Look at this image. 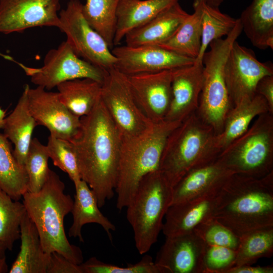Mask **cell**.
Segmentation results:
<instances>
[{
  "label": "cell",
  "mask_w": 273,
  "mask_h": 273,
  "mask_svg": "<svg viewBox=\"0 0 273 273\" xmlns=\"http://www.w3.org/2000/svg\"><path fill=\"white\" fill-rule=\"evenodd\" d=\"M80 121L78 134L70 142L81 179L94 192L101 208L115 195L122 136L101 99Z\"/></svg>",
  "instance_id": "1"
},
{
  "label": "cell",
  "mask_w": 273,
  "mask_h": 273,
  "mask_svg": "<svg viewBox=\"0 0 273 273\" xmlns=\"http://www.w3.org/2000/svg\"><path fill=\"white\" fill-rule=\"evenodd\" d=\"M212 218L239 238L273 226V171L261 178L233 174L219 191Z\"/></svg>",
  "instance_id": "2"
},
{
  "label": "cell",
  "mask_w": 273,
  "mask_h": 273,
  "mask_svg": "<svg viewBox=\"0 0 273 273\" xmlns=\"http://www.w3.org/2000/svg\"><path fill=\"white\" fill-rule=\"evenodd\" d=\"M65 188L59 176L50 169L41 189L24 194L23 203L37 229L43 251L57 252L79 265L83 262L82 252L69 242L64 229L65 217L71 212L73 205L72 197L64 192Z\"/></svg>",
  "instance_id": "3"
},
{
  "label": "cell",
  "mask_w": 273,
  "mask_h": 273,
  "mask_svg": "<svg viewBox=\"0 0 273 273\" xmlns=\"http://www.w3.org/2000/svg\"><path fill=\"white\" fill-rule=\"evenodd\" d=\"M180 123L163 120L138 135L122 138L115 188L118 210L129 204L145 176L159 170L167 137Z\"/></svg>",
  "instance_id": "4"
},
{
  "label": "cell",
  "mask_w": 273,
  "mask_h": 273,
  "mask_svg": "<svg viewBox=\"0 0 273 273\" xmlns=\"http://www.w3.org/2000/svg\"><path fill=\"white\" fill-rule=\"evenodd\" d=\"M216 133L194 112L169 134L159 170L172 188L187 173L217 159Z\"/></svg>",
  "instance_id": "5"
},
{
  "label": "cell",
  "mask_w": 273,
  "mask_h": 273,
  "mask_svg": "<svg viewBox=\"0 0 273 273\" xmlns=\"http://www.w3.org/2000/svg\"><path fill=\"white\" fill-rule=\"evenodd\" d=\"M171 194L172 188L160 171L157 170L142 178L126 207V218L140 254L147 253L157 241L171 204Z\"/></svg>",
  "instance_id": "6"
},
{
  "label": "cell",
  "mask_w": 273,
  "mask_h": 273,
  "mask_svg": "<svg viewBox=\"0 0 273 273\" xmlns=\"http://www.w3.org/2000/svg\"><path fill=\"white\" fill-rule=\"evenodd\" d=\"M242 31L238 18L232 31L224 38L209 44L210 50L203 57V80L196 113L214 129L216 134L222 130L225 118L233 107L224 74L226 59L232 46Z\"/></svg>",
  "instance_id": "7"
},
{
  "label": "cell",
  "mask_w": 273,
  "mask_h": 273,
  "mask_svg": "<svg viewBox=\"0 0 273 273\" xmlns=\"http://www.w3.org/2000/svg\"><path fill=\"white\" fill-rule=\"evenodd\" d=\"M217 158L233 174L261 178L272 172L273 113L257 116Z\"/></svg>",
  "instance_id": "8"
},
{
  "label": "cell",
  "mask_w": 273,
  "mask_h": 273,
  "mask_svg": "<svg viewBox=\"0 0 273 273\" xmlns=\"http://www.w3.org/2000/svg\"><path fill=\"white\" fill-rule=\"evenodd\" d=\"M0 55L17 63L33 84L47 90H51L63 82L77 78H90L102 84L108 72L79 57L66 40L57 48L49 50L44 58L43 65L38 68L27 66L9 56Z\"/></svg>",
  "instance_id": "9"
},
{
  "label": "cell",
  "mask_w": 273,
  "mask_h": 273,
  "mask_svg": "<svg viewBox=\"0 0 273 273\" xmlns=\"http://www.w3.org/2000/svg\"><path fill=\"white\" fill-rule=\"evenodd\" d=\"M82 5L79 0H70L59 13V29L66 41L80 58L103 69L115 67L116 58L103 37L87 23L83 16Z\"/></svg>",
  "instance_id": "10"
},
{
  "label": "cell",
  "mask_w": 273,
  "mask_h": 273,
  "mask_svg": "<svg viewBox=\"0 0 273 273\" xmlns=\"http://www.w3.org/2000/svg\"><path fill=\"white\" fill-rule=\"evenodd\" d=\"M101 99L123 138L138 135L153 123L137 104L127 75L115 67L108 70L102 83Z\"/></svg>",
  "instance_id": "11"
},
{
  "label": "cell",
  "mask_w": 273,
  "mask_h": 273,
  "mask_svg": "<svg viewBox=\"0 0 273 273\" xmlns=\"http://www.w3.org/2000/svg\"><path fill=\"white\" fill-rule=\"evenodd\" d=\"M224 74L231 101L233 106L252 98L256 85L265 76L273 75L271 62L258 61L252 50L236 40L226 59Z\"/></svg>",
  "instance_id": "12"
},
{
  "label": "cell",
  "mask_w": 273,
  "mask_h": 273,
  "mask_svg": "<svg viewBox=\"0 0 273 273\" xmlns=\"http://www.w3.org/2000/svg\"><path fill=\"white\" fill-rule=\"evenodd\" d=\"M61 0H0V33L22 32L36 27L61 26Z\"/></svg>",
  "instance_id": "13"
},
{
  "label": "cell",
  "mask_w": 273,
  "mask_h": 273,
  "mask_svg": "<svg viewBox=\"0 0 273 273\" xmlns=\"http://www.w3.org/2000/svg\"><path fill=\"white\" fill-rule=\"evenodd\" d=\"M27 97L29 111L37 125L47 127L56 138L71 141L76 136L80 118L65 106L58 92H49L40 86L31 88L27 84Z\"/></svg>",
  "instance_id": "14"
},
{
  "label": "cell",
  "mask_w": 273,
  "mask_h": 273,
  "mask_svg": "<svg viewBox=\"0 0 273 273\" xmlns=\"http://www.w3.org/2000/svg\"><path fill=\"white\" fill-rule=\"evenodd\" d=\"M115 68L126 75L158 72L189 66L195 59L180 55L158 46H122L112 50Z\"/></svg>",
  "instance_id": "15"
},
{
  "label": "cell",
  "mask_w": 273,
  "mask_h": 273,
  "mask_svg": "<svg viewBox=\"0 0 273 273\" xmlns=\"http://www.w3.org/2000/svg\"><path fill=\"white\" fill-rule=\"evenodd\" d=\"M173 70L127 75L132 95L152 123L164 120L171 98Z\"/></svg>",
  "instance_id": "16"
},
{
  "label": "cell",
  "mask_w": 273,
  "mask_h": 273,
  "mask_svg": "<svg viewBox=\"0 0 273 273\" xmlns=\"http://www.w3.org/2000/svg\"><path fill=\"white\" fill-rule=\"evenodd\" d=\"M206 246L194 231L166 237L154 262L163 273H204Z\"/></svg>",
  "instance_id": "17"
},
{
  "label": "cell",
  "mask_w": 273,
  "mask_h": 273,
  "mask_svg": "<svg viewBox=\"0 0 273 273\" xmlns=\"http://www.w3.org/2000/svg\"><path fill=\"white\" fill-rule=\"evenodd\" d=\"M203 80V64L173 69L171 98L164 120L181 122L196 112Z\"/></svg>",
  "instance_id": "18"
},
{
  "label": "cell",
  "mask_w": 273,
  "mask_h": 273,
  "mask_svg": "<svg viewBox=\"0 0 273 273\" xmlns=\"http://www.w3.org/2000/svg\"><path fill=\"white\" fill-rule=\"evenodd\" d=\"M220 190L171 205L165 215L162 226V231L165 237L193 231L199 224L212 218Z\"/></svg>",
  "instance_id": "19"
},
{
  "label": "cell",
  "mask_w": 273,
  "mask_h": 273,
  "mask_svg": "<svg viewBox=\"0 0 273 273\" xmlns=\"http://www.w3.org/2000/svg\"><path fill=\"white\" fill-rule=\"evenodd\" d=\"M233 174L217 158L190 171L172 188L170 205L219 191Z\"/></svg>",
  "instance_id": "20"
},
{
  "label": "cell",
  "mask_w": 273,
  "mask_h": 273,
  "mask_svg": "<svg viewBox=\"0 0 273 273\" xmlns=\"http://www.w3.org/2000/svg\"><path fill=\"white\" fill-rule=\"evenodd\" d=\"M189 15L177 2L127 33L124 37L126 45L158 46L171 38Z\"/></svg>",
  "instance_id": "21"
},
{
  "label": "cell",
  "mask_w": 273,
  "mask_h": 273,
  "mask_svg": "<svg viewBox=\"0 0 273 273\" xmlns=\"http://www.w3.org/2000/svg\"><path fill=\"white\" fill-rule=\"evenodd\" d=\"M179 0H119L113 40L118 45L126 34L154 18Z\"/></svg>",
  "instance_id": "22"
},
{
  "label": "cell",
  "mask_w": 273,
  "mask_h": 273,
  "mask_svg": "<svg viewBox=\"0 0 273 273\" xmlns=\"http://www.w3.org/2000/svg\"><path fill=\"white\" fill-rule=\"evenodd\" d=\"M268 112H271L266 100L257 94L234 105L225 118L221 131L215 136V147L219 153L246 132L254 118Z\"/></svg>",
  "instance_id": "23"
},
{
  "label": "cell",
  "mask_w": 273,
  "mask_h": 273,
  "mask_svg": "<svg viewBox=\"0 0 273 273\" xmlns=\"http://www.w3.org/2000/svg\"><path fill=\"white\" fill-rule=\"evenodd\" d=\"M74 186L75 194L71 211L73 222L69 230V237L78 238L80 242H84L82 228L85 224L94 223L100 225L112 240L111 232L116 230V226L100 210L94 192L82 179Z\"/></svg>",
  "instance_id": "24"
},
{
  "label": "cell",
  "mask_w": 273,
  "mask_h": 273,
  "mask_svg": "<svg viewBox=\"0 0 273 273\" xmlns=\"http://www.w3.org/2000/svg\"><path fill=\"white\" fill-rule=\"evenodd\" d=\"M36 125L29 109L27 84H26L16 107L11 114L5 117L2 127L3 134L14 145L13 154L21 165L24 166L32 134Z\"/></svg>",
  "instance_id": "25"
},
{
  "label": "cell",
  "mask_w": 273,
  "mask_h": 273,
  "mask_svg": "<svg viewBox=\"0 0 273 273\" xmlns=\"http://www.w3.org/2000/svg\"><path fill=\"white\" fill-rule=\"evenodd\" d=\"M20 250L10 273H47L50 254L42 248L37 229L27 213L20 225Z\"/></svg>",
  "instance_id": "26"
},
{
  "label": "cell",
  "mask_w": 273,
  "mask_h": 273,
  "mask_svg": "<svg viewBox=\"0 0 273 273\" xmlns=\"http://www.w3.org/2000/svg\"><path fill=\"white\" fill-rule=\"evenodd\" d=\"M244 31L256 48L273 49V0H252L239 18Z\"/></svg>",
  "instance_id": "27"
},
{
  "label": "cell",
  "mask_w": 273,
  "mask_h": 273,
  "mask_svg": "<svg viewBox=\"0 0 273 273\" xmlns=\"http://www.w3.org/2000/svg\"><path fill=\"white\" fill-rule=\"evenodd\" d=\"M102 84L83 78L63 82L57 86L61 102L74 115L89 114L101 99Z\"/></svg>",
  "instance_id": "28"
},
{
  "label": "cell",
  "mask_w": 273,
  "mask_h": 273,
  "mask_svg": "<svg viewBox=\"0 0 273 273\" xmlns=\"http://www.w3.org/2000/svg\"><path fill=\"white\" fill-rule=\"evenodd\" d=\"M194 12L189 14L173 35L158 45L177 54L196 59L201 45V11L194 0Z\"/></svg>",
  "instance_id": "29"
},
{
  "label": "cell",
  "mask_w": 273,
  "mask_h": 273,
  "mask_svg": "<svg viewBox=\"0 0 273 273\" xmlns=\"http://www.w3.org/2000/svg\"><path fill=\"white\" fill-rule=\"evenodd\" d=\"M28 182L24 166L17 162L8 139L0 134V187L19 201L28 191Z\"/></svg>",
  "instance_id": "30"
},
{
  "label": "cell",
  "mask_w": 273,
  "mask_h": 273,
  "mask_svg": "<svg viewBox=\"0 0 273 273\" xmlns=\"http://www.w3.org/2000/svg\"><path fill=\"white\" fill-rule=\"evenodd\" d=\"M201 11V45L195 62H202L204 53L212 41L228 36L235 28L238 19L221 13L219 8L207 5L203 0H196Z\"/></svg>",
  "instance_id": "31"
},
{
  "label": "cell",
  "mask_w": 273,
  "mask_h": 273,
  "mask_svg": "<svg viewBox=\"0 0 273 273\" xmlns=\"http://www.w3.org/2000/svg\"><path fill=\"white\" fill-rule=\"evenodd\" d=\"M119 0H85L82 11L89 25L105 39L109 47H113Z\"/></svg>",
  "instance_id": "32"
},
{
  "label": "cell",
  "mask_w": 273,
  "mask_h": 273,
  "mask_svg": "<svg viewBox=\"0 0 273 273\" xmlns=\"http://www.w3.org/2000/svg\"><path fill=\"white\" fill-rule=\"evenodd\" d=\"M239 239L234 266L253 265L261 258L272 256L273 226L252 231Z\"/></svg>",
  "instance_id": "33"
},
{
  "label": "cell",
  "mask_w": 273,
  "mask_h": 273,
  "mask_svg": "<svg viewBox=\"0 0 273 273\" xmlns=\"http://www.w3.org/2000/svg\"><path fill=\"white\" fill-rule=\"evenodd\" d=\"M26 210L24 204L14 200L0 187V242L12 250L20 238V225Z\"/></svg>",
  "instance_id": "34"
},
{
  "label": "cell",
  "mask_w": 273,
  "mask_h": 273,
  "mask_svg": "<svg viewBox=\"0 0 273 273\" xmlns=\"http://www.w3.org/2000/svg\"><path fill=\"white\" fill-rule=\"evenodd\" d=\"M47 146L36 138L32 139L24 163L28 177V191L39 192L44 185L49 174Z\"/></svg>",
  "instance_id": "35"
},
{
  "label": "cell",
  "mask_w": 273,
  "mask_h": 273,
  "mask_svg": "<svg viewBox=\"0 0 273 273\" xmlns=\"http://www.w3.org/2000/svg\"><path fill=\"white\" fill-rule=\"evenodd\" d=\"M46 146L54 165L67 173L76 185L81 179L71 142L50 134Z\"/></svg>",
  "instance_id": "36"
},
{
  "label": "cell",
  "mask_w": 273,
  "mask_h": 273,
  "mask_svg": "<svg viewBox=\"0 0 273 273\" xmlns=\"http://www.w3.org/2000/svg\"><path fill=\"white\" fill-rule=\"evenodd\" d=\"M80 266L83 273H163L152 257L145 254L138 262L129 263L124 267L103 262L95 257L83 262Z\"/></svg>",
  "instance_id": "37"
},
{
  "label": "cell",
  "mask_w": 273,
  "mask_h": 273,
  "mask_svg": "<svg viewBox=\"0 0 273 273\" xmlns=\"http://www.w3.org/2000/svg\"><path fill=\"white\" fill-rule=\"evenodd\" d=\"M194 231L207 245L223 246L237 251L239 245V238L212 218L199 224Z\"/></svg>",
  "instance_id": "38"
},
{
  "label": "cell",
  "mask_w": 273,
  "mask_h": 273,
  "mask_svg": "<svg viewBox=\"0 0 273 273\" xmlns=\"http://www.w3.org/2000/svg\"><path fill=\"white\" fill-rule=\"evenodd\" d=\"M237 251L231 248L206 245L204 256V273H223L235 264Z\"/></svg>",
  "instance_id": "39"
},
{
  "label": "cell",
  "mask_w": 273,
  "mask_h": 273,
  "mask_svg": "<svg viewBox=\"0 0 273 273\" xmlns=\"http://www.w3.org/2000/svg\"><path fill=\"white\" fill-rule=\"evenodd\" d=\"M47 273H83L80 264H75L63 255L53 252L50 253Z\"/></svg>",
  "instance_id": "40"
},
{
  "label": "cell",
  "mask_w": 273,
  "mask_h": 273,
  "mask_svg": "<svg viewBox=\"0 0 273 273\" xmlns=\"http://www.w3.org/2000/svg\"><path fill=\"white\" fill-rule=\"evenodd\" d=\"M255 93L264 98L273 113V75L261 78L256 85Z\"/></svg>",
  "instance_id": "41"
},
{
  "label": "cell",
  "mask_w": 273,
  "mask_h": 273,
  "mask_svg": "<svg viewBox=\"0 0 273 273\" xmlns=\"http://www.w3.org/2000/svg\"><path fill=\"white\" fill-rule=\"evenodd\" d=\"M273 266H253V265H245L234 266L226 270L223 273H272Z\"/></svg>",
  "instance_id": "42"
},
{
  "label": "cell",
  "mask_w": 273,
  "mask_h": 273,
  "mask_svg": "<svg viewBox=\"0 0 273 273\" xmlns=\"http://www.w3.org/2000/svg\"><path fill=\"white\" fill-rule=\"evenodd\" d=\"M8 267L6 256L0 257V273L7 272Z\"/></svg>",
  "instance_id": "43"
},
{
  "label": "cell",
  "mask_w": 273,
  "mask_h": 273,
  "mask_svg": "<svg viewBox=\"0 0 273 273\" xmlns=\"http://www.w3.org/2000/svg\"><path fill=\"white\" fill-rule=\"evenodd\" d=\"M207 5L214 8H219L223 0H203Z\"/></svg>",
  "instance_id": "44"
},
{
  "label": "cell",
  "mask_w": 273,
  "mask_h": 273,
  "mask_svg": "<svg viewBox=\"0 0 273 273\" xmlns=\"http://www.w3.org/2000/svg\"><path fill=\"white\" fill-rule=\"evenodd\" d=\"M6 117V113L0 108V129H2L4 119Z\"/></svg>",
  "instance_id": "45"
},
{
  "label": "cell",
  "mask_w": 273,
  "mask_h": 273,
  "mask_svg": "<svg viewBox=\"0 0 273 273\" xmlns=\"http://www.w3.org/2000/svg\"><path fill=\"white\" fill-rule=\"evenodd\" d=\"M7 250L5 246L0 242V257L6 256L5 252Z\"/></svg>",
  "instance_id": "46"
}]
</instances>
